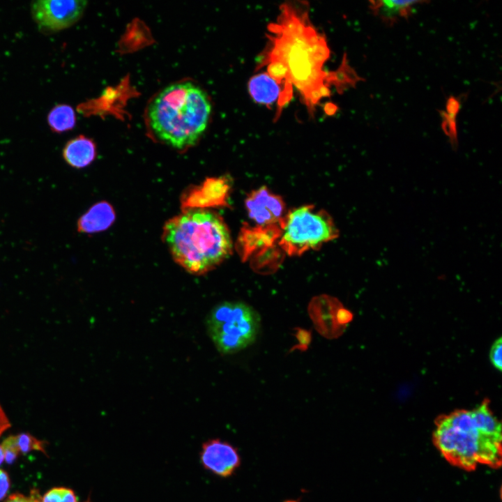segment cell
<instances>
[{
    "instance_id": "cell-1",
    "label": "cell",
    "mask_w": 502,
    "mask_h": 502,
    "mask_svg": "<svg viewBox=\"0 0 502 502\" xmlns=\"http://www.w3.org/2000/svg\"><path fill=\"white\" fill-rule=\"evenodd\" d=\"M280 10L277 21L268 27L271 44L261 63L267 73L283 84L277 116L291 100L294 86L309 111L330 96V84L340 91L337 70L330 73L324 70L330 50L325 38L311 24L307 10L290 3L282 5Z\"/></svg>"
},
{
    "instance_id": "cell-2",
    "label": "cell",
    "mask_w": 502,
    "mask_h": 502,
    "mask_svg": "<svg viewBox=\"0 0 502 502\" xmlns=\"http://www.w3.org/2000/svg\"><path fill=\"white\" fill-rule=\"evenodd\" d=\"M433 441L450 464L466 470L501 464V424L485 399L472 410L458 409L435 420Z\"/></svg>"
},
{
    "instance_id": "cell-3",
    "label": "cell",
    "mask_w": 502,
    "mask_h": 502,
    "mask_svg": "<svg viewBox=\"0 0 502 502\" xmlns=\"http://www.w3.org/2000/svg\"><path fill=\"white\" fill-rule=\"evenodd\" d=\"M162 238L174 261L188 273L202 275L225 260L231 250L227 225L216 213L184 211L169 219Z\"/></svg>"
},
{
    "instance_id": "cell-4",
    "label": "cell",
    "mask_w": 502,
    "mask_h": 502,
    "mask_svg": "<svg viewBox=\"0 0 502 502\" xmlns=\"http://www.w3.org/2000/svg\"><path fill=\"white\" fill-rule=\"evenodd\" d=\"M211 113L206 93L191 82L172 84L151 102L147 119L158 139L178 149L196 144Z\"/></svg>"
},
{
    "instance_id": "cell-5",
    "label": "cell",
    "mask_w": 502,
    "mask_h": 502,
    "mask_svg": "<svg viewBox=\"0 0 502 502\" xmlns=\"http://www.w3.org/2000/svg\"><path fill=\"white\" fill-rule=\"evenodd\" d=\"M260 317L250 305L225 302L215 307L207 319V330L214 345L222 354L238 352L256 340Z\"/></svg>"
},
{
    "instance_id": "cell-6",
    "label": "cell",
    "mask_w": 502,
    "mask_h": 502,
    "mask_svg": "<svg viewBox=\"0 0 502 502\" xmlns=\"http://www.w3.org/2000/svg\"><path fill=\"white\" fill-rule=\"evenodd\" d=\"M280 225V245L289 255L301 254L338 236L331 218L312 206L292 210Z\"/></svg>"
},
{
    "instance_id": "cell-7",
    "label": "cell",
    "mask_w": 502,
    "mask_h": 502,
    "mask_svg": "<svg viewBox=\"0 0 502 502\" xmlns=\"http://www.w3.org/2000/svg\"><path fill=\"white\" fill-rule=\"evenodd\" d=\"M86 1L40 0L31 6L32 17L38 28L54 32L68 28L82 17Z\"/></svg>"
},
{
    "instance_id": "cell-8",
    "label": "cell",
    "mask_w": 502,
    "mask_h": 502,
    "mask_svg": "<svg viewBox=\"0 0 502 502\" xmlns=\"http://www.w3.org/2000/svg\"><path fill=\"white\" fill-rule=\"evenodd\" d=\"M249 218L260 227L280 223L285 206L282 199L265 187L252 191L245 199Z\"/></svg>"
},
{
    "instance_id": "cell-9",
    "label": "cell",
    "mask_w": 502,
    "mask_h": 502,
    "mask_svg": "<svg viewBox=\"0 0 502 502\" xmlns=\"http://www.w3.org/2000/svg\"><path fill=\"white\" fill-rule=\"evenodd\" d=\"M200 458L205 469L221 477L231 476L241 464L236 448L218 439L203 444Z\"/></svg>"
},
{
    "instance_id": "cell-10",
    "label": "cell",
    "mask_w": 502,
    "mask_h": 502,
    "mask_svg": "<svg viewBox=\"0 0 502 502\" xmlns=\"http://www.w3.org/2000/svg\"><path fill=\"white\" fill-rule=\"evenodd\" d=\"M229 190V185L223 178H211L201 185L185 190L181 197V206L184 211L223 205Z\"/></svg>"
},
{
    "instance_id": "cell-11",
    "label": "cell",
    "mask_w": 502,
    "mask_h": 502,
    "mask_svg": "<svg viewBox=\"0 0 502 502\" xmlns=\"http://www.w3.org/2000/svg\"><path fill=\"white\" fill-rule=\"evenodd\" d=\"M341 306L338 300L325 295L314 297L309 305V314L317 330L327 338L337 337L344 328L336 321V312Z\"/></svg>"
},
{
    "instance_id": "cell-12",
    "label": "cell",
    "mask_w": 502,
    "mask_h": 502,
    "mask_svg": "<svg viewBox=\"0 0 502 502\" xmlns=\"http://www.w3.org/2000/svg\"><path fill=\"white\" fill-rule=\"evenodd\" d=\"M428 3L427 1H370L369 8L382 22L392 26L400 19H408L414 6Z\"/></svg>"
},
{
    "instance_id": "cell-13",
    "label": "cell",
    "mask_w": 502,
    "mask_h": 502,
    "mask_svg": "<svg viewBox=\"0 0 502 502\" xmlns=\"http://www.w3.org/2000/svg\"><path fill=\"white\" fill-rule=\"evenodd\" d=\"M116 213L112 206L107 201L93 204L77 221V231L92 234L108 229L114 222Z\"/></svg>"
},
{
    "instance_id": "cell-14",
    "label": "cell",
    "mask_w": 502,
    "mask_h": 502,
    "mask_svg": "<svg viewBox=\"0 0 502 502\" xmlns=\"http://www.w3.org/2000/svg\"><path fill=\"white\" fill-rule=\"evenodd\" d=\"M62 154L68 165L82 169L89 166L95 160L96 146L91 139L79 135L66 143Z\"/></svg>"
},
{
    "instance_id": "cell-15",
    "label": "cell",
    "mask_w": 502,
    "mask_h": 502,
    "mask_svg": "<svg viewBox=\"0 0 502 502\" xmlns=\"http://www.w3.org/2000/svg\"><path fill=\"white\" fill-rule=\"evenodd\" d=\"M248 89L255 102L266 106L278 100L282 93L280 85L267 73L252 76L248 82Z\"/></svg>"
},
{
    "instance_id": "cell-16",
    "label": "cell",
    "mask_w": 502,
    "mask_h": 502,
    "mask_svg": "<svg viewBox=\"0 0 502 502\" xmlns=\"http://www.w3.org/2000/svg\"><path fill=\"white\" fill-rule=\"evenodd\" d=\"M1 446L5 459L8 463L12 462L20 453L31 450L44 451L42 442L27 434L10 436L3 441Z\"/></svg>"
},
{
    "instance_id": "cell-17",
    "label": "cell",
    "mask_w": 502,
    "mask_h": 502,
    "mask_svg": "<svg viewBox=\"0 0 502 502\" xmlns=\"http://www.w3.org/2000/svg\"><path fill=\"white\" fill-rule=\"evenodd\" d=\"M47 122L54 132H63L74 128L76 123L75 113L70 105H59L49 112Z\"/></svg>"
},
{
    "instance_id": "cell-18",
    "label": "cell",
    "mask_w": 502,
    "mask_h": 502,
    "mask_svg": "<svg viewBox=\"0 0 502 502\" xmlns=\"http://www.w3.org/2000/svg\"><path fill=\"white\" fill-rule=\"evenodd\" d=\"M442 119L441 128L454 149L458 146L457 116L458 113L441 110L439 112Z\"/></svg>"
},
{
    "instance_id": "cell-19",
    "label": "cell",
    "mask_w": 502,
    "mask_h": 502,
    "mask_svg": "<svg viewBox=\"0 0 502 502\" xmlns=\"http://www.w3.org/2000/svg\"><path fill=\"white\" fill-rule=\"evenodd\" d=\"M42 502H77L72 489L66 487H55L45 494Z\"/></svg>"
},
{
    "instance_id": "cell-20",
    "label": "cell",
    "mask_w": 502,
    "mask_h": 502,
    "mask_svg": "<svg viewBox=\"0 0 502 502\" xmlns=\"http://www.w3.org/2000/svg\"><path fill=\"white\" fill-rule=\"evenodd\" d=\"M294 335L298 340V344L294 345L290 351H293L295 349H299L301 351H306L312 340L311 330L302 328H295Z\"/></svg>"
},
{
    "instance_id": "cell-21",
    "label": "cell",
    "mask_w": 502,
    "mask_h": 502,
    "mask_svg": "<svg viewBox=\"0 0 502 502\" xmlns=\"http://www.w3.org/2000/svg\"><path fill=\"white\" fill-rule=\"evenodd\" d=\"M489 359L492 365L499 371L502 369V339L499 337L492 344L489 352Z\"/></svg>"
},
{
    "instance_id": "cell-22",
    "label": "cell",
    "mask_w": 502,
    "mask_h": 502,
    "mask_svg": "<svg viewBox=\"0 0 502 502\" xmlns=\"http://www.w3.org/2000/svg\"><path fill=\"white\" fill-rule=\"evenodd\" d=\"M42 498L37 491H32L29 496L21 494H14L8 497L6 502H42Z\"/></svg>"
},
{
    "instance_id": "cell-23",
    "label": "cell",
    "mask_w": 502,
    "mask_h": 502,
    "mask_svg": "<svg viewBox=\"0 0 502 502\" xmlns=\"http://www.w3.org/2000/svg\"><path fill=\"white\" fill-rule=\"evenodd\" d=\"M352 319V314L350 311L341 306L336 312V321L337 324L345 328V325Z\"/></svg>"
},
{
    "instance_id": "cell-24",
    "label": "cell",
    "mask_w": 502,
    "mask_h": 502,
    "mask_svg": "<svg viewBox=\"0 0 502 502\" xmlns=\"http://www.w3.org/2000/svg\"><path fill=\"white\" fill-rule=\"evenodd\" d=\"M10 487V480L8 474L0 469V501L6 495Z\"/></svg>"
},
{
    "instance_id": "cell-25",
    "label": "cell",
    "mask_w": 502,
    "mask_h": 502,
    "mask_svg": "<svg viewBox=\"0 0 502 502\" xmlns=\"http://www.w3.org/2000/svg\"><path fill=\"white\" fill-rule=\"evenodd\" d=\"M10 422L4 411L0 405V436L3 433L4 431H6L8 427H10Z\"/></svg>"
},
{
    "instance_id": "cell-26",
    "label": "cell",
    "mask_w": 502,
    "mask_h": 502,
    "mask_svg": "<svg viewBox=\"0 0 502 502\" xmlns=\"http://www.w3.org/2000/svg\"><path fill=\"white\" fill-rule=\"evenodd\" d=\"M4 459H5L4 452L2 448L1 445H0V465L2 464Z\"/></svg>"
},
{
    "instance_id": "cell-27",
    "label": "cell",
    "mask_w": 502,
    "mask_h": 502,
    "mask_svg": "<svg viewBox=\"0 0 502 502\" xmlns=\"http://www.w3.org/2000/svg\"><path fill=\"white\" fill-rule=\"evenodd\" d=\"M284 502H297V501H293V500H288V501H285Z\"/></svg>"
}]
</instances>
